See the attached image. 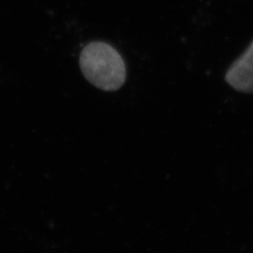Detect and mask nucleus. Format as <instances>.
Masks as SVG:
<instances>
[{"label":"nucleus","mask_w":253,"mask_h":253,"mask_svg":"<svg viewBox=\"0 0 253 253\" xmlns=\"http://www.w3.org/2000/svg\"><path fill=\"white\" fill-rule=\"evenodd\" d=\"M83 74L98 89L115 91L126 81V66L118 52L105 42H91L81 55Z\"/></svg>","instance_id":"1"},{"label":"nucleus","mask_w":253,"mask_h":253,"mask_svg":"<svg viewBox=\"0 0 253 253\" xmlns=\"http://www.w3.org/2000/svg\"><path fill=\"white\" fill-rule=\"evenodd\" d=\"M226 82L236 91L253 93V42L229 68Z\"/></svg>","instance_id":"2"}]
</instances>
